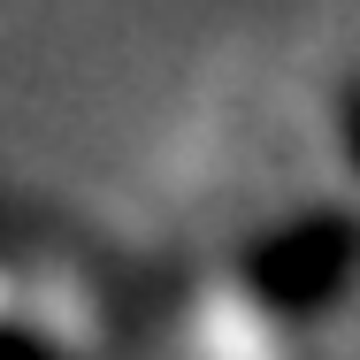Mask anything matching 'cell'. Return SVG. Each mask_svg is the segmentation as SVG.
I'll return each instance as SVG.
<instances>
[{"label": "cell", "instance_id": "6da1fadb", "mask_svg": "<svg viewBox=\"0 0 360 360\" xmlns=\"http://www.w3.org/2000/svg\"><path fill=\"white\" fill-rule=\"evenodd\" d=\"M353 284H360V207H338V200H314L299 215L269 222L238 253V291L269 322H314L345 307Z\"/></svg>", "mask_w": 360, "mask_h": 360}, {"label": "cell", "instance_id": "7a4b0ae2", "mask_svg": "<svg viewBox=\"0 0 360 360\" xmlns=\"http://www.w3.org/2000/svg\"><path fill=\"white\" fill-rule=\"evenodd\" d=\"M338 153H345V169H353V184H360V77L338 92Z\"/></svg>", "mask_w": 360, "mask_h": 360}]
</instances>
